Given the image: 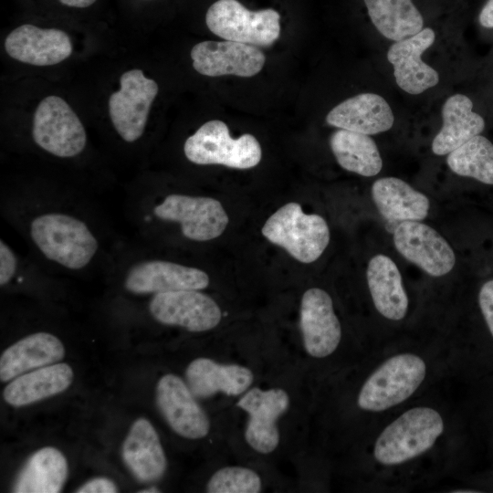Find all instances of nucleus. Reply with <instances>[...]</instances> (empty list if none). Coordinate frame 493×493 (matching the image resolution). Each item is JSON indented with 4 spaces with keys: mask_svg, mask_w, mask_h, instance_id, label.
<instances>
[{
    "mask_svg": "<svg viewBox=\"0 0 493 493\" xmlns=\"http://www.w3.org/2000/svg\"><path fill=\"white\" fill-rule=\"evenodd\" d=\"M372 198L381 215L393 225L424 220L430 206L425 194L396 177L376 180L372 186Z\"/></svg>",
    "mask_w": 493,
    "mask_h": 493,
    "instance_id": "5701e85b",
    "label": "nucleus"
},
{
    "mask_svg": "<svg viewBox=\"0 0 493 493\" xmlns=\"http://www.w3.org/2000/svg\"><path fill=\"white\" fill-rule=\"evenodd\" d=\"M472 109V100L463 94H455L446 100L442 108L443 125L432 142L435 154H448L483 131L485 121Z\"/></svg>",
    "mask_w": 493,
    "mask_h": 493,
    "instance_id": "a878e982",
    "label": "nucleus"
},
{
    "mask_svg": "<svg viewBox=\"0 0 493 493\" xmlns=\"http://www.w3.org/2000/svg\"><path fill=\"white\" fill-rule=\"evenodd\" d=\"M446 163L455 173L493 184V143L476 135L449 152Z\"/></svg>",
    "mask_w": 493,
    "mask_h": 493,
    "instance_id": "c756f323",
    "label": "nucleus"
},
{
    "mask_svg": "<svg viewBox=\"0 0 493 493\" xmlns=\"http://www.w3.org/2000/svg\"><path fill=\"white\" fill-rule=\"evenodd\" d=\"M330 146L338 163L346 171L371 177L382 170L381 154L369 135L339 129L331 134Z\"/></svg>",
    "mask_w": 493,
    "mask_h": 493,
    "instance_id": "cd10ccee",
    "label": "nucleus"
},
{
    "mask_svg": "<svg viewBox=\"0 0 493 493\" xmlns=\"http://www.w3.org/2000/svg\"><path fill=\"white\" fill-rule=\"evenodd\" d=\"M396 250L432 277L448 274L456 264L454 250L433 227L420 221L399 223L393 230Z\"/></svg>",
    "mask_w": 493,
    "mask_h": 493,
    "instance_id": "9d476101",
    "label": "nucleus"
},
{
    "mask_svg": "<svg viewBox=\"0 0 493 493\" xmlns=\"http://www.w3.org/2000/svg\"><path fill=\"white\" fill-rule=\"evenodd\" d=\"M149 309L158 322L200 332L216 327L222 312L216 302L199 290H177L154 294Z\"/></svg>",
    "mask_w": 493,
    "mask_h": 493,
    "instance_id": "9b49d317",
    "label": "nucleus"
},
{
    "mask_svg": "<svg viewBox=\"0 0 493 493\" xmlns=\"http://www.w3.org/2000/svg\"><path fill=\"white\" fill-rule=\"evenodd\" d=\"M261 232L269 242L307 264L317 260L330 242L325 219L316 214H305L298 203H288L277 210L266 221Z\"/></svg>",
    "mask_w": 493,
    "mask_h": 493,
    "instance_id": "f03ea898",
    "label": "nucleus"
},
{
    "mask_svg": "<svg viewBox=\"0 0 493 493\" xmlns=\"http://www.w3.org/2000/svg\"><path fill=\"white\" fill-rule=\"evenodd\" d=\"M280 16L271 8L250 11L237 0H218L207 10L206 26L217 37L252 46L272 45L280 34Z\"/></svg>",
    "mask_w": 493,
    "mask_h": 493,
    "instance_id": "423d86ee",
    "label": "nucleus"
},
{
    "mask_svg": "<svg viewBox=\"0 0 493 493\" xmlns=\"http://www.w3.org/2000/svg\"><path fill=\"white\" fill-rule=\"evenodd\" d=\"M29 236L48 260L70 270L86 267L99 249V242L81 219L64 212H45L29 224Z\"/></svg>",
    "mask_w": 493,
    "mask_h": 493,
    "instance_id": "f257e3e1",
    "label": "nucleus"
},
{
    "mask_svg": "<svg viewBox=\"0 0 493 493\" xmlns=\"http://www.w3.org/2000/svg\"><path fill=\"white\" fill-rule=\"evenodd\" d=\"M366 278L379 313L392 320H402L407 312L408 298L393 260L383 254L374 256L368 263Z\"/></svg>",
    "mask_w": 493,
    "mask_h": 493,
    "instance_id": "393cba45",
    "label": "nucleus"
},
{
    "mask_svg": "<svg viewBox=\"0 0 493 493\" xmlns=\"http://www.w3.org/2000/svg\"><path fill=\"white\" fill-rule=\"evenodd\" d=\"M32 136L40 148L62 158L79 155L87 142L80 120L58 96H48L38 104L33 119Z\"/></svg>",
    "mask_w": 493,
    "mask_h": 493,
    "instance_id": "0eeeda50",
    "label": "nucleus"
},
{
    "mask_svg": "<svg viewBox=\"0 0 493 493\" xmlns=\"http://www.w3.org/2000/svg\"><path fill=\"white\" fill-rule=\"evenodd\" d=\"M299 326L303 345L312 357L330 355L341 338V328L330 296L323 289L312 288L302 296Z\"/></svg>",
    "mask_w": 493,
    "mask_h": 493,
    "instance_id": "dca6fc26",
    "label": "nucleus"
},
{
    "mask_svg": "<svg viewBox=\"0 0 493 493\" xmlns=\"http://www.w3.org/2000/svg\"><path fill=\"white\" fill-rule=\"evenodd\" d=\"M261 478L254 470L243 467H226L217 470L209 479V493H258Z\"/></svg>",
    "mask_w": 493,
    "mask_h": 493,
    "instance_id": "7c9ffc66",
    "label": "nucleus"
},
{
    "mask_svg": "<svg viewBox=\"0 0 493 493\" xmlns=\"http://www.w3.org/2000/svg\"><path fill=\"white\" fill-rule=\"evenodd\" d=\"M18 260L12 248L0 241V285H7L17 270Z\"/></svg>",
    "mask_w": 493,
    "mask_h": 493,
    "instance_id": "2f4dec72",
    "label": "nucleus"
},
{
    "mask_svg": "<svg viewBox=\"0 0 493 493\" xmlns=\"http://www.w3.org/2000/svg\"><path fill=\"white\" fill-rule=\"evenodd\" d=\"M186 383L196 398H207L221 392L238 395L252 384L254 375L247 367L222 364L208 358H197L185 371Z\"/></svg>",
    "mask_w": 493,
    "mask_h": 493,
    "instance_id": "4be33fe9",
    "label": "nucleus"
},
{
    "mask_svg": "<svg viewBox=\"0 0 493 493\" xmlns=\"http://www.w3.org/2000/svg\"><path fill=\"white\" fill-rule=\"evenodd\" d=\"M443 431V419L435 410L412 408L382 432L375 443L374 456L383 465L404 463L431 448Z\"/></svg>",
    "mask_w": 493,
    "mask_h": 493,
    "instance_id": "7ed1b4c3",
    "label": "nucleus"
},
{
    "mask_svg": "<svg viewBox=\"0 0 493 493\" xmlns=\"http://www.w3.org/2000/svg\"><path fill=\"white\" fill-rule=\"evenodd\" d=\"M194 68L208 77H253L263 68L266 57L255 46L224 40L202 41L191 50Z\"/></svg>",
    "mask_w": 493,
    "mask_h": 493,
    "instance_id": "2eb2a0df",
    "label": "nucleus"
},
{
    "mask_svg": "<svg viewBox=\"0 0 493 493\" xmlns=\"http://www.w3.org/2000/svg\"><path fill=\"white\" fill-rule=\"evenodd\" d=\"M185 157L200 165L219 164L236 169H249L261 160V147L251 134L233 139L225 122L213 120L204 123L184 142Z\"/></svg>",
    "mask_w": 493,
    "mask_h": 493,
    "instance_id": "20e7f679",
    "label": "nucleus"
},
{
    "mask_svg": "<svg viewBox=\"0 0 493 493\" xmlns=\"http://www.w3.org/2000/svg\"><path fill=\"white\" fill-rule=\"evenodd\" d=\"M289 396L281 388L262 390L254 387L244 394L237 406L248 414L245 437L257 452H273L279 443L277 420L288 408Z\"/></svg>",
    "mask_w": 493,
    "mask_h": 493,
    "instance_id": "f8f14e48",
    "label": "nucleus"
},
{
    "mask_svg": "<svg viewBox=\"0 0 493 493\" xmlns=\"http://www.w3.org/2000/svg\"><path fill=\"white\" fill-rule=\"evenodd\" d=\"M124 464L140 482L160 479L166 470V457L153 425L145 418L137 419L122 444Z\"/></svg>",
    "mask_w": 493,
    "mask_h": 493,
    "instance_id": "aec40b11",
    "label": "nucleus"
},
{
    "mask_svg": "<svg viewBox=\"0 0 493 493\" xmlns=\"http://www.w3.org/2000/svg\"><path fill=\"white\" fill-rule=\"evenodd\" d=\"M120 84V89L109 99V113L121 139L133 142L144 132L152 103L158 94V85L141 69L124 72Z\"/></svg>",
    "mask_w": 493,
    "mask_h": 493,
    "instance_id": "1a4fd4ad",
    "label": "nucleus"
},
{
    "mask_svg": "<svg viewBox=\"0 0 493 493\" xmlns=\"http://www.w3.org/2000/svg\"><path fill=\"white\" fill-rule=\"evenodd\" d=\"M363 1L373 26L390 40H403L423 29V16L412 0Z\"/></svg>",
    "mask_w": 493,
    "mask_h": 493,
    "instance_id": "c85d7f7f",
    "label": "nucleus"
},
{
    "mask_svg": "<svg viewBox=\"0 0 493 493\" xmlns=\"http://www.w3.org/2000/svg\"><path fill=\"white\" fill-rule=\"evenodd\" d=\"M435 39V31L425 27L410 37L394 41L389 47L387 59L393 67L396 84L404 91L417 95L438 84L437 71L422 59Z\"/></svg>",
    "mask_w": 493,
    "mask_h": 493,
    "instance_id": "f3484780",
    "label": "nucleus"
},
{
    "mask_svg": "<svg viewBox=\"0 0 493 493\" xmlns=\"http://www.w3.org/2000/svg\"><path fill=\"white\" fill-rule=\"evenodd\" d=\"M326 122L339 129L373 135L390 130L394 116L382 96L365 92L349 98L332 108L326 116Z\"/></svg>",
    "mask_w": 493,
    "mask_h": 493,
    "instance_id": "6ab92c4d",
    "label": "nucleus"
},
{
    "mask_svg": "<svg viewBox=\"0 0 493 493\" xmlns=\"http://www.w3.org/2000/svg\"><path fill=\"white\" fill-rule=\"evenodd\" d=\"M68 462L52 446L36 451L27 459L13 486L16 493H58L68 477Z\"/></svg>",
    "mask_w": 493,
    "mask_h": 493,
    "instance_id": "bb28decb",
    "label": "nucleus"
},
{
    "mask_svg": "<svg viewBox=\"0 0 493 493\" xmlns=\"http://www.w3.org/2000/svg\"><path fill=\"white\" fill-rule=\"evenodd\" d=\"M96 0H59V2L67 6L85 8L91 5Z\"/></svg>",
    "mask_w": 493,
    "mask_h": 493,
    "instance_id": "c9c22d12",
    "label": "nucleus"
},
{
    "mask_svg": "<svg viewBox=\"0 0 493 493\" xmlns=\"http://www.w3.org/2000/svg\"><path fill=\"white\" fill-rule=\"evenodd\" d=\"M152 213L160 220L177 223L182 234L194 241L216 238L228 224L221 203L211 197L172 194L154 205Z\"/></svg>",
    "mask_w": 493,
    "mask_h": 493,
    "instance_id": "6e6552de",
    "label": "nucleus"
},
{
    "mask_svg": "<svg viewBox=\"0 0 493 493\" xmlns=\"http://www.w3.org/2000/svg\"><path fill=\"white\" fill-rule=\"evenodd\" d=\"M208 285L209 277L205 271L165 260L137 262L124 278L125 288L138 295L201 290Z\"/></svg>",
    "mask_w": 493,
    "mask_h": 493,
    "instance_id": "4468645a",
    "label": "nucleus"
},
{
    "mask_svg": "<svg viewBox=\"0 0 493 493\" xmlns=\"http://www.w3.org/2000/svg\"><path fill=\"white\" fill-rule=\"evenodd\" d=\"M64 356V345L57 336L48 332L30 334L1 354L0 380L12 381L25 372L57 363Z\"/></svg>",
    "mask_w": 493,
    "mask_h": 493,
    "instance_id": "412c9836",
    "label": "nucleus"
},
{
    "mask_svg": "<svg viewBox=\"0 0 493 493\" xmlns=\"http://www.w3.org/2000/svg\"><path fill=\"white\" fill-rule=\"evenodd\" d=\"M5 49L14 59L34 66H51L62 62L72 53L68 35L57 28L22 25L5 40Z\"/></svg>",
    "mask_w": 493,
    "mask_h": 493,
    "instance_id": "a211bd4d",
    "label": "nucleus"
},
{
    "mask_svg": "<svg viewBox=\"0 0 493 493\" xmlns=\"http://www.w3.org/2000/svg\"><path fill=\"white\" fill-rule=\"evenodd\" d=\"M140 493H156V492H160V490L157 488H147V489H143V490H140L139 491Z\"/></svg>",
    "mask_w": 493,
    "mask_h": 493,
    "instance_id": "e433bc0d",
    "label": "nucleus"
},
{
    "mask_svg": "<svg viewBox=\"0 0 493 493\" xmlns=\"http://www.w3.org/2000/svg\"><path fill=\"white\" fill-rule=\"evenodd\" d=\"M196 397L178 376L168 373L156 385V404L170 427L179 435L203 438L209 433L210 421Z\"/></svg>",
    "mask_w": 493,
    "mask_h": 493,
    "instance_id": "ddd939ff",
    "label": "nucleus"
},
{
    "mask_svg": "<svg viewBox=\"0 0 493 493\" xmlns=\"http://www.w3.org/2000/svg\"><path fill=\"white\" fill-rule=\"evenodd\" d=\"M478 303L482 315L493 337V279L487 281L480 288Z\"/></svg>",
    "mask_w": 493,
    "mask_h": 493,
    "instance_id": "473e14b6",
    "label": "nucleus"
},
{
    "mask_svg": "<svg viewBox=\"0 0 493 493\" xmlns=\"http://www.w3.org/2000/svg\"><path fill=\"white\" fill-rule=\"evenodd\" d=\"M478 22L485 28H493V0H488L482 6Z\"/></svg>",
    "mask_w": 493,
    "mask_h": 493,
    "instance_id": "f704fd0d",
    "label": "nucleus"
},
{
    "mask_svg": "<svg viewBox=\"0 0 493 493\" xmlns=\"http://www.w3.org/2000/svg\"><path fill=\"white\" fill-rule=\"evenodd\" d=\"M72 380L68 364L53 363L16 377L5 386L3 396L10 405L20 407L62 393Z\"/></svg>",
    "mask_w": 493,
    "mask_h": 493,
    "instance_id": "b1692460",
    "label": "nucleus"
},
{
    "mask_svg": "<svg viewBox=\"0 0 493 493\" xmlns=\"http://www.w3.org/2000/svg\"><path fill=\"white\" fill-rule=\"evenodd\" d=\"M76 492L78 493H115L118 488L115 483L107 477L93 478L81 487Z\"/></svg>",
    "mask_w": 493,
    "mask_h": 493,
    "instance_id": "72a5a7b5",
    "label": "nucleus"
},
{
    "mask_svg": "<svg viewBox=\"0 0 493 493\" xmlns=\"http://www.w3.org/2000/svg\"><path fill=\"white\" fill-rule=\"evenodd\" d=\"M425 363L417 355L403 353L384 362L362 385L358 405L366 411L380 412L409 398L425 376Z\"/></svg>",
    "mask_w": 493,
    "mask_h": 493,
    "instance_id": "39448f33",
    "label": "nucleus"
}]
</instances>
